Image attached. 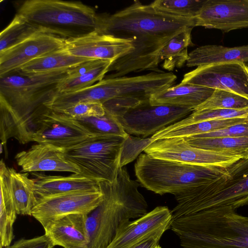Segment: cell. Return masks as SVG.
I'll return each mask as SVG.
<instances>
[{
	"label": "cell",
	"instance_id": "obj_1",
	"mask_svg": "<svg viewBox=\"0 0 248 248\" xmlns=\"http://www.w3.org/2000/svg\"><path fill=\"white\" fill-rule=\"evenodd\" d=\"M196 27V18L174 16L157 11L139 0L111 15H99L98 32L132 39L134 49L114 61L106 78L156 68L163 48L177 33Z\"/></svg>",
	"mask_w": 248,
	"mask_h": 248
},
{
	"label": "cell",
	"instance_id": "obj_2",
	"mask_svg": "<svg viewBox=\"0 0 248 248\" xmlns=\"http://www.w3.org/2000/svg\"><path fill=\"white\" fill-rule=\"evenodd\" d=\"M69 69L32 75L16 71L0 77L1 145L11 138L21 144L32 141L33 134L52 111L45 104L58 93L57 86L68 77Z\"/></svg>",
	"mask_w": 248,
	"mask_h": 248
},
{
	"label": "cell",
	"instance_id": "obj_3",
	"mask_svg": "<svg viewBox=\"0 0 248 248\" xmlns=\"http://www.w3.org/2000/svg\"><path fill=\"white\" fill-rule=\"evenodd\" d=\"M103 195L101 203L87 215L89 236L88 248H106L113 239L120 223L146 214L147 203L138 187L140 184L120 167L112 182H99Z\"/></svg>",
	"mask_w": 248,
	"mask_h": 248
},
{
	"label": "cell",
	"instance_id": "obj_4",
	"mask_svg": "<svg viewBox=\"0 0 248 248\" xmlns=\"http://www.w3.org/2000/svg\"><path fill=\"white\" fill-rule=\"evenodd\" d=\"M170 229L183 248H248V217L231 206L172 217Z\"/></svg>",
	"mask_w": 248,
	"mask_h": 248
},
{
	"label": "cell",
	"instance_id": "obj_5",
	"mask_svg": "<svg viewBox=\"0 0 248 248\" xmlns=\"http://www.w3.org/2000/svg\"><path fill=\"white\" fill-rule=\"evenodd\" d=\"M17 14L40 31L65 40L97 31L99 15L92 7L79 1L29 0Z\"/></svg>",
	"mask_w": 248,
	"mask_h": 248
},
{
	"label": "cell",
	"instance_id": "obj_6",
	"mask_svg": "<svg viewBox=\"0 0 248 248\" xmlns=\"http://www.w3.org/2000/svg\"><path fill=\"white\" fill-rule=\"evenodd\" d=\"M137 181L156 194L174 196L210 183L222 176L224 168L194 165L141 154L134 166Z\"/></svg>",
	"mask_w": 248,
	"mask_h": 248
},
{
	"label": "cell",
	"instance_id": "obj_7",
	"mask_svg": "<svg viewBox=\"0 0 248 248\" xmlns=\"http://www.w3.org/2000/svg\"><path fill=\"white\" fill-rule=\"evenodd\" d=\"M179 216L220 206L235 210L248 205V158L240 159L225 169L216 180L191 188L175 196Z\"/></svg>",
	"mask_w": 248,
	"mask_h": 248
},
{
	"label": "cell",
	"instance_id": "obj_8",
	"mask_svg": "<svg viewBox=\"0 0 248 248\" xmlns=\"http://www.w3.org/2000/svg\"><path fill=\"white\" fill-rule=\"evenodd\" d=\"M129 138L93 136L61 151L79 168L81 175L98 182H112L122 167V156Z\"/></svg>",
	"mask_w": 248,
	"mask_h": 248
},
{
	"label": "cell",
	"instance_id": "obj_9",
	"mask_svg": "<svg viewBox=\"0 0 248 248\" xmlns=\"http://www.w3.org/2000/svg\"><path fill=\"white\" fill-rule=\"evenodd\" d=\"M153 157L182 163L227 168L241 158L230 153L203 149L188 144L183 138H170L151 142L144 149Z\"/></svg>",
	"mask_w": 248,
	"mask_h": 248
},
{
	"label": "cell",
	"instance_id": "obj_10",
	"mask_svg": "<svg viewBox=\"0 0 248 248\" xmlns=\"http://www.w3.org/2000/svg\"><path fill=\"white\" fill-rule=\"evenodd\" d=\"M193 111L188 108L151 105L148 101L129 108L115 117L128 134L146 137L182 120Z\"/></svg>",
	"mask_w": 248,
	"mask_h": 248
},
{
	"label": "cell",
	"instance_id": "obj_11",
	"mask_svg": "<svg viewBox=\"0 0 248 248\" xmlns=\"http://www.w3.org/2000/svg\"><path fill=\"white\" fill-rule=\"evenodd\" d=\"M181 83L229 91L248 99V66L241 62L199 66L186 73Z\"/></svg>",
	"mask_w": 248,
	"mask_h": 248
},
{
	"label": "cell",
	"instance_id": "obj_12",
	"mask_svg": "<svg viewBox=\"0 0 248 248\" xmlns=\"http://www.w3.org/2000/svg\"><path fill=\"white\" fill-rule=\"evenodd\" d=\"M172 219L171 210L160 206L135 220H124L106 248H131L148 239L160 240L170 229Z\"/></svg>",
	"mask_w": 248,
	"mask_h": 248
},
{
	"label": "cell",
	"instance_id": "obj_13",
	"mask_svg": "<svg viewBox=\"0 0 248 248\" xmlns=\"http://www.w3.org/2000/svg\"><path fill=\"white\" fill-rule=\"evenodd\" d=\"M101 191L62 194L39 199L31 212V216L44 227L58 218L72 214L88 215L102 202Z\"/></svg>",
	"mask_w": 248,
	"mask_h": 248
},
{
	"label": "cell",
	"instance_id": "obj_14",
	"mask_svg": "<svg viewBox=\"0 0 248 248\" xmlns=\"http://www.w3.org/2000/svg\"><path fill=\"white\" fill-rule=\"evenodd\" d=\"M67 40L43 32L0 52V77L19 69L41 56L63 49Z\"/></svg>",
	"mask_w": 248,
	"mask_h": 248
},
{
	"label": "cell",
	"instance_id": "obj_15",
	"mask_svg": "<svg viewBox=\"0 0 248 248\" xmlns=\"http://www.w3.org/2000/svg\"><path fill=\"white\" fill-rule=\"evenodd\" d=\"M134 49L133 40L101 34L95 31L86 35L67 40L64 50L76 57L107 60L113 62Z\"/></svg>",
	"mask_w": 248,
	"mask_h": 248
},
{
	"label": "cell",
	"instance_id": "obj_16",
	"mask_svg": "<svg viewBox=\"0 0 248 248\" xmlns=\"http://www.w3.org/2000/svg\"><path fill=\"white\" fill-rule=\"evenodd\" d=\"M223 32L248 28V0H205L196 17V27Z\"/></svg>",
	"mask_w": 248,
	"mask_h": 248
},
{
	"label": "cell",
	"instance_id": "obj_17",
	"mask_svg": "<svg viewBox=\"0 0 248 248\" xmlns=\"http://www.w3.org/2000/svg\"><path fill=\"white\" fill-rule=\"evenodd\" d=\"M93 136L74 118L52 111L33 134L32 141L62 150Z\"/></svg>",
	"mask_w": 248,
	"mask_h": 248
},
{
	"label": "cell",
	"instance_id": "obj_18",
	"mask_svg": "<svg viewBox=\"0 0 248 248\" xmlns=\"http://www.w3.org/2000/svg\"><path fill=\"white\" fill-rule=\"evenodd\" d=\"M22 172L41 171H67L80 173L79 168L68 160L60 150L47 145L37 143L15 156Z\"/></svg>",
	"mask_w": 248,
	"mask_h": 248
},
{
	"label": "cell",
	"instance_id": "obj_19",
	"mask_svg": "<svg viewBox=\"0 0 248 248\" xmlns=\"http://www.w3.org/2000/svg\"><path fill=\"white\" fill-rule=\"evenodd\" d=\"M37 201L62 194L100 191L99 182L80 173L69 176L47 175L32 172Z\"/></svg>",
	"mask_w": 248,
	"mask_h": 248
},
{
	"label": "cell",
	"instance_id": "obj_20",
	"mask_svg": "<svg viewBox=\"0 0 248 248\" xmlns=\"http://www.w3.org/2000/svg\"><path fill=\"white\" fill-rule=\"evenodd\" d=\"M86 214H72L58 218L43 228L54 245L63 248H88L89 236Z\"/></svg>",
	"mask_w": 248,
	"mask_h": 248
},
{
	"label": "cell",
	"instance_id": "obj_21",
	"mask_svg": "<svg viewBox=\"0 0 248 248\" xmlns=\"http://www.w3.org/2000/svg\"><path fill=\"white\" fill-rule=\"evenodd\" d=\"M215 89L197 85L180 83L151 96V105L168 106L194 110L209 98Z\"/></svg>",
	"mask_w": 248,
	"mask_h": 248
},
{
	"label": "cell",
	"instance_id": "obj_22",
	"mask_svg": "<svg viewBox=\"0 0 248 248\" xmlns=\"http://www.w3.org/2000/svg\"><path fill=\"white\" fill-rule=\"evenodd\" d=\"M2 166L6 176L7 186L17 215L31 216L37 202L34 192V181L29 173L18 172L13 168L7 167L3 159Z\"/></svg>",
	"mask_w": 248,
	"mask_h": 248
},
{
	"label": "cell",
	"instance_id": "obj_23",
	"mask_svg": "<svg viewBox=\"0 0 248 248\" xmlns=\"http://www.w3.org/2000/svg\"><path fill=\"white\" fill-rule=\"evenodd\" d=\"M233 62L248 63V45L234 47L217 45L200 46L189 53L186 65L190 67Z\"/></svg>",
	"mask_w": 248,
	"mask_h": 248
},
{
	"label": "cell",
	"instance_id": "obj_24",
	"mask_svg": "<svg viewBox=\"0 0 248 248\" xmlns=\"http://www.w3.org/2000/svg\"><path fill=\"white\" fill-rule=\"evenodd\" d=\"M248 120V117L223 120H205L182 125L170 124L150 138L151 142L162 139L187 138L197 135L214 132Z\"/></svg>",
	"mask_w": 248,
	"mask_h": 248
},
{
	"label": "cell",
	"instance_id": "obj_25",
	"mask_svg": "<svg viewBox=\"0 0 248 248\" xmlns=\"http://www.w3.org/2000/svg\"><path fill=\"white\" fill-rule=\"evenodd\" d=\"M92 60L94 59L73 56L63 49L34 59L16 71L26 75L53 72L69 69Z\"/></svg>",
	"mask_w": 248,
	"mask_h": 248
},
{
	"label": "cell",
	"instance_id": "obj_26",
	"mask_svg": "<svg viewBox=\"0 0 248 248\" xmlns=\"http://www.w3.org/2000/svg\"><path fill=\"white\" fill-rule=\"evenodd\" d=\"M193 28H185L174 35L165 46L160 55L164 69L171 71L181 67L189 58L188 47L192 45L191 31Z\"/></svg>",
	"mask_w": 248,
	"mask_h": 248
},
{
	"label": "cell",
	"instance_id": "obj_27",
	"mask_svg": "<svg viewBox=\"0 0 248 248\" xmlns=\"http://www.w3.org/2000/svg\"><path fill=\"white\" fill-rule=\"evenodd\" d=\"M0 248L11 244L14 238V224L17 212L10 194L4 169L0 165Z\"/></svg>",
	"mask_w": 248,
	"mask_h": 248
},
{
	"label": "cell",
	"instance_id": "obj_28",
	"mask_svg": "<svg viewBox=\"0 0 248 248\" xmlns=\"http://www.w3.org/2000/svg\"><path fill=\"white\" fill-rule=\"evenodd\" d=\"M190 145L199 148L225 152L248 158V137L183 138Z\"/></svg>",
	"mask_w": 248,
	"mask_h": 248
},
{
	"label": "cell",
	"instance_id": "obj_29",
	"mask_svg": "<svg viewBox=\"0 0 248 248\" xmlns=\"http://www.w3.org/2000/svg\"><path fill=\"white\" fill-rule=\"evenodd\" d=\"M113 62L110 60H101L91 69L74 77L68 76L57 85L58 93L73 92L94 84L103 79Z\"/></svg>",
	"mask_w": 248,
	"mask_h": 248
},
{
	"label": "cell",
	"instance_id": "obj_30",
	"mask_svg": "<svg viewBox=\"0 0 248 248\" xmlns=\"http://www.w3.org/2000/svg\"><path fill=\"white\" fill-rule=\"evenodd\" d=\"M103 115L73 118L94 136L129 137L130 135L124 131L116 117L106 109Z\"/></svg>",
	"mask_w": 248,
	"mask_h": 248
},
{
	"label": "cell",
	"instance_id": "obj_31",
	"mask_svg": "<svg viewBox=\"0 0 248 248\" xmlns=\"http://www.w3.org/2000/svg\"><path fill=\"white\" fill-rule=\"evenodd\" d=\"M39 32L42 31L16 13L10 24L0 33V52L21 43Z\"/></svg>",
	"mask_w": 248,
	"mask_h": 248
},
{
	"label": "cell",
	"instance_id": "obj_32",
	"mask_svg": "<svg viewBox=\"0 0 248 248\" xmlns=\"http://www.w3.org/2000/svg\"><path fill=\"white\" fill-rule=\"evenodd\" d=\"M205 0H156L150 4L157 11L174 16L196 18Z\"/></svg>",
	"mask_w": 248,
	"mask_h": 248
},
{
	"label": "cell",
	"instance_id": "obj_33",
	"mask_svg": "<svg viewBox=\"0 0 248 248\" xmlns=\"http://www.w3.org/2000/svg\"><path fill=\"white\" fill-rule=\"evenodd\" d=\"M214 109H248V99L231 92L215 89L211 96L194 110Z\"/></svg>",
	"mask_w": 248,
	"mask_h": 248
},
{
	"label": "cell",
	"instance_id": "obj_34",
	"mask_svg": "<svg viewBox=\"0 0 248 248\" xmlns=\"http://www.w3.org/2000/svg\"><path fill=\"white\" fill-rule=\"evenodd\" d=\"M248 117V109H214L194 110L186 117L174 123L176 125H182L205 120H223Z\"/></svg>",
	"mask_w": 248,
	"mask_h": 248
},
{
	"label": "cell",
	"instance_id": "obj_35",
	"mask_svg": "<svg viewBox=\"0 0 248 248\" xmlns=\"http://www.w3.org/2000/svg\"><path fill=\"white\" fill-rule=\"evenodd\" d=\"M55 112L62 113L72 118H76L103 115L106 111L101 103L84 102Z\"/></svg>",
	"mask_w": 248,
	"mask_h": 248
},
{
	"label": "cell",
	"instance_id": "obj_36",
	"mask_svg": "<svg viewBox=\"0 0 248 248\" xmlns=\"http://www.w3.org/2000/svg\"><path fill=\"white\" fill-rule=\"evenodd\" d=\"M248 137V120L218 131L187 138Z\"/></svg>",
	"mask_w": 248,
	"mask_h": 248
},
{
	"label": "cell",
	"instance_id": "obj_37",
	"mask_svg": "<svg viewBox=\"0 0 248 248\" xmlns=\"http://www.w3.org/2000/svg\"><path fill=\"white\" fill-rule=\"evenodd\" d=\"M55 246L45 233L31 239H20L5 248H54Z\"/></svg>",
	"mask_w": 248,
	"mask_h": 248
},
{
	"label": "cell",
	"instance_id": "obj_38",
	"mask_svg": "<svg viewBox=\"0 0 248 248\" xmlns=\"http://www.w3.org/2000/svg\"><path fill=\"white\" fill-rule=\"evenodd\" d=\"M159 240L150 239L144 241L131 248H162L159 244Z\"/></svg>",
	"mask_w": 248,
	"mask_h": 248
}]
</instances>
